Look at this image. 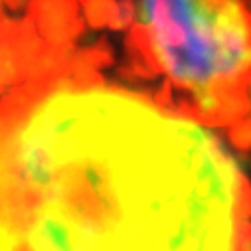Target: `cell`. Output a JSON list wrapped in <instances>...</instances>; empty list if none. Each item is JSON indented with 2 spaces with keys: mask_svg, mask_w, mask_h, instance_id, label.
<instances>
[{
  "mask_svg": "<svg viewBox=\"0 0 251 251\" xmlns=\"http://www.w3.org/2000/svg\"><path fill=\"white\" fill-rule=\"evenodd\" d=\"M251 194L218 139L143 97L66 87L14 113L0 222L14 247L231 249Z\"/></svg>",
  "mask_w": 251,
  "mask_h": 251,
  "instance_id": "1",
  "label": "cell"
},
{
  "mask_svg": "<svg viewBox=\"0 0 251 251\" xmlns=\"http://www.w3.org/2000/svg\"><path fill=\"white\" fill-rule=\"evenodd\" d=\"M133 42L141 59L204 121L245 111L251 81L247 0H137Z\"/></svg>",
  "mask_w": 251,
  "mask_h": 251,
  "instance_id": "2",
  "label": "cell"
}]
</instances>
